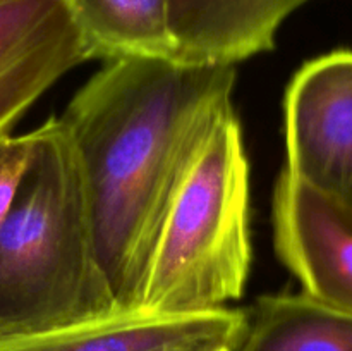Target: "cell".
Segmentation results:
<instances>
[{"instance_id":"4","label":"cell","mask_w":352,"mask_h":351,"mask_svg":"<svg viewBox=\"0 0 352 351\" xmlns=\"http://www.w3.org/2000/svg\"><path fill=\"white\" fill-rule=\"evenodd\" d=\"M285 171L352 206V50L306 62L284 100Z\"/></svg>"},{"instance_id":"5","label":"cell","mask_w":352,"mask_h":351,"mask_svg":"<svg viewBox=\"0 0 352 351\" xmlns=\"http://www.w3.org/2000/svg\"><path fill=\"white\" fill-rule=\"evenodd\" d=\"M274 241L302 291L352 315V206L287 171L274 191Z\"/></svg>"},{"instance_id":"3","label":"cell","mask_w":352,"mask_h":351,"mask_svg":"<svg viewBox=\"0 0 352 351\" xmlns=\"http://www.w3.org/2000/svg\"><path fill=\"white\" fill-rule=\"evenodd\" d=\"M251 268L250 162L236 112L215 124L160 224L140 310L210 312L239 299Z\"/></svg>"},{"instance_id":"10","label":"cell","mask_w":352,"mask_h":351,"mask_svg":"<svg viewBox=\"0 0 352 351\" xmlns=\"http://www.w3.org/2000/svg\"><path fill=\"white\" fill-rule=\"evenodd\" d=\"M236 351H352V315L305 291L265 295Z\"/></svg>"},{"instance_id":"7","label":"cell","mask_w":352,"mask_h":351,"mask_svg":"<svg viewBox=\"0 0 352 351\" xmlns=\"http://www.w3.org/2000/svg\"><path fill=\"white\" fill-rule=\"evenodd\" d=\"M248 313L237 308L165 315L119 310L28 336L2 337L0 351H175L203 343L239 346Z\"/></svg>"},{"instance_id":"9","label":"cell","mask_w":352,"mask_h":351,"mask_svg":"<svg viewBox=\"0 0 352 351\" xmlns=\"http://www.w3.org/2000/svg\"><path fill=\"white\" fill-rule=\"evenodd\" d=\"M89 58L175 61L170 0H67Z\"/></svg>"},{"instance_id":"12","label":"cell","mask_w":352,"mask_h":351,"mask_svg":"<svg viewBox=\"0 0 352 351\" xmlns=\"http://www.w3.org/2000/svg\"><path fill=\"white\" fill-rule=\"evenodd\" d=\"M237 346L232 344H223V343H203V344H195V346L182 348V350L175 351H236Z\"/></svg>"},{"instance_id":"11","label":"cell","mask_w":352,"mask_h":351,"mask_svg":"<svg viewBox=\"0 0 352 351\" xmlns=\"http://www.w3.org/2000/svg\"><path fill=\"white\" fill-rule=\"evenodd\" d=\"M31 150V134L0 138V231L10 212L21 178L28 165Z\"/></svg>"},{"instance_id":"1","label":"cell","mask_w":352,"mask_h":351,"mask_svg":"<svg viewBox=\"0 0 352 351\" xmlns=\"http://www.w3.org/2000/svg\"><path fill=\"white\" fill-rule=\"evenodd\" d=\"M236 67L116 58L62 114L79 155L100 262L120 310H140L160 224L210 131L232 112Z\"/></svg>"},{"instance_id":"2","label":"cell","mask_w":352,"mask_h":351,"mask_svg":"<svg viewBox=\"0 0 352 351\" xmlns=\"http://www.w3.org/2000/svg\"><path fill=\"white\" fill-rule=\"evenodd\" d=\"M31 150L0 231V339L119 312L100 262L79 155L60 117Z\"/></svg>"},{"instance_id":"8","label":"cell","mask_w":352,"mask_h":351,"mask_svg":"<svg viewBox=\"0 0 352 351\" xmlns=\"http://www.w3.org/2000/svg\"><path fill=\"white\" fill-rule=\"evenodd\" d=\"M309 0H170L175 61L236 65L272 50L278 28Z\"/></svg>"},{"instance_id":"6","label":"cell","mask_w":352,"mask_h":351,"mask_svg":"<svg viewBox=\"0 0 352 351\" xmlns=\"http://www.w3.org/2000/svg\"><path fill=\"white\" fill-rule=\"evenodd\" d=\"M85 61L88 48L67 0H0V138Z\"/></svg>"}]
</instances>
